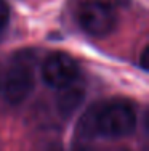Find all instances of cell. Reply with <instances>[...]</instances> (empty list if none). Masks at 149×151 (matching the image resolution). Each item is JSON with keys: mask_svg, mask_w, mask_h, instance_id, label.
Segmentation results:
<instances>
[{"mask_svg": "<svg viewBox=\"0 0 149 151\" xmlns=\"http://www.w3.org/2000/svg\"><path fill=\"white\" fill-rule=\"evenodd\" d=\"M83 96H85L83 88L80 87V85H77L76 82L59 88V95H58V98H56L58 111L63 116L72 114L74 111L80 106V103L83 101Z\"/></svg>", "mask_w": 149, "mask_h": 151, "instance_id": "obj_5", "label": "cell"}, {"mask_svg": "<svg viewBox=\"0 0 149 151\" xmlns=\"http://www.w3.org/2000/svg\"><path fill=\"white\" fill-rule=\"evenodd\" d=\"M95 113H96V106L90 108V109L87 111V114H85L79 122V132L83 137L96 135V129H95Z\"/></svg>", "mask_w": 149, "mask_h": 151, "instance_id": "obj_6", "label": "cell"}, {"mask_svg": "<svg viewBox=\"0 0 149 151\" xmlns=\"http://www.w3.org/2000/svg\"><path fill=\"white\" fill-rule=\"evenodd\" d=\"M76 151H93V150H90V148H85V146H82V148H77Z\"/></svg>", "mask_w": 149, "mask_h": 151, "instance_id": "obj_9", "label": "cell"}, {"mask_svg": "<svg viewBox=\"0 0 149 151\" xmlns=\"http://www.w3.org/2000/svg\"><path fill=\"white\" fill-rule=\"evenodd\" d=\"M77 76H79V66L74 58L66 53H53L43 61L42 66V77L45 84L56 90L76 82Z\"/></svg>", "mask_w": 149, "mask_h": 151, "instance_id": "obj_4", "label": "cell"}, {"mask_svg": "<svg viewBox=\"0 0 149 151\" xmlns=\"http://www.w3.org/2000/svg\"><path fill=\"white\" fill-rule=\"evenodd\" d=\"M8 19H10V8L3 0H0V31L6 26Z\"/></svg>", "mask_w": 149, "mask_h": 151, "instance_id": "obj_7", "label": "cell"}, {"mask_svg": "<svg viewBox=\"0 0 149 151\" xmlns=\"http://www.w3.org/2000/svg\"><path fill=\"white\" fill-rule=\"evenodd\" d=\"M136 125V116L133 108L127 103L115 101L103 106H96L95 113V129L96 135L119 138L132 134Z\"/></svg>", "mask_w": 149, "mask_h": 151, "instance_id": "obj_1", "label": "cell"}, {"mask_svg": "<svg viewBox=\"0 0 149 151\" xmlns=\"http://www.w3.org/2000/svg\"><path fill=\"white\" fill-rule=\"evenodd\" d=\"M34 87V71L32 63L26 60L24 56H19V60L10 66L6 71L5 85H3V95L5 100L11 105H19L21 101L29 96L31 90Z\"/></svg>", "mask_w": 149, "mask_h": 151, "instance_id": "obj_3", "label": "cell"}, {"mask_svg": "<svg viewBox=\"0 0 149 151\" xmlns=\"http://www.w3.org/2000/svg\"><path fill=\"white\" fill-rule=\"evenodd\" d=\"M148 53H149V50H148V47L141 52V58H140V64H141V68H143L144 71H148Z\"/></svg>", "mask_w": 149, "mask_h": 151, "instance_id": "obj_8", "label": "cell"}, {"mask_svg": "<svg viewBox=\"0 0 149 151\" xmlns=\"http://www.w3.org/2000/svg\"><path fill=\"white\" fill-rule=\"evenodd\" d=\"M80 26L90 35L104 37L114 31L117 24V16L112 6L101 0H90L83 3L79 12Z\"/></svg>", "mask_w": 149, "mask_h": 151, "instance_id": "obj_2", "label": "cell"}]
</instances>
